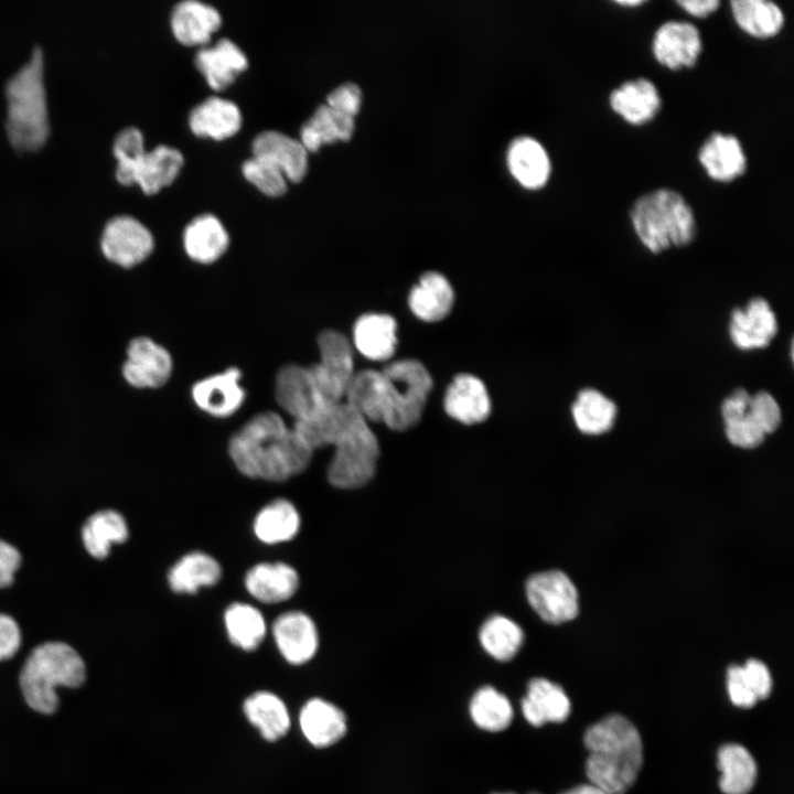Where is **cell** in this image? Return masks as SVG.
Here are the masks:
<instances>
[{"mask_svg": "<svg viewBox=\"0 0 794 794\" xmlns=\"http://www.w3.org/2000/svg\"><path fill=\"white\" fill-rule=\"evenodd\" d=\"M431 388L432 378L423 364L400 360L382 371L355 373L344 399L368 422H383L391 430L405 431L419 422Z\"/></svg>", "mask_w": 794, "mask_h": 794, "instance_id": "1", "label": "cell"}, {"mask_svg": "<svg viewBox=\"0 0 794 794\" xmlns=\"http://www.w3.org/2000/svg\"><path fill=\"white\" fill-rule=\"evenodd\" d=\"M228 452L240 473L269 482H283L302 473L313 454L294 428L272 411L247 421L230 438Z\"/></svg>", "mask_w": 794, "mask_h": 794, "instance_id": "2", "label": "cell"}, {"mask_svg": "<svg viewBox=\"0 0 794 794\" xmlns=\"http://www.w3.org/2000/svg\"><path fill=\"white\" fill-rule=\"evenodd\" d=\"M583 743L589 755V782L607 794H624L634 784L643 764L639 730L625 717L613 713L591 725Z\"/></svg>", "mask_w": 794, "mask_h": 794, "instance_id": "3", "label": "cell"}, {"mask_svg": "<svg viewBox=\"0 0 794 794\" xmlns=\"http://www.w3.org/2000/svg\"><path fill=\"white\" fill-rule=\"evenodd\" d=\"M630 222L642 245L653 254L689 245L697 223L686 198L669 187H658L639 196L630 208Z\"/></svg>", "mask_w": 794, "mask_h": 794, "instance_id": "4", "label": "cell"}, {"mask_svg": "<svg viewBox=\"0 0 794 794\" xmlns=\"http://www.w3.org/2000/svg\"><path fill=\"white\" fill-rule=\"evenodd\" d=\"M6 128L10 142L33 150L45 141L50 126L43 82V53L35 46L29 61L6 84Z\"/></svg>", "mask_w": 794, "mask_h": 794, "instance_id": "5", "label": "cell"}, {"mask_svg": "<svg viewBox=\"0 0 794 794\" xmlns=\"http://www.w3.org/2000/svg\"><path fill=\"white\" fill-rule=\"evenodd\" d=\"M85 677L84 661L72 646L62 642H47L36 646L26 658L20 674V685L32 709L52 713L58 706L56 687H77Z\"/></svg>", "mask_w": 794, "mask_h": 794, "instance_id": "6", "label": "cell"}, {"mask_svg": "<svg viewBox=\"0 0 794 794\" xmlns=\"http://www.w3.org/2000/svg\"><path fill=\"white\" fill-rule=\"evenodd\" d=\"M114 153L117 180L122 184L138 183L147 194L170 185L184 163L182 153L167 144L146 151L142 132L136 127H126L117 133Z\"/></svg>", "mask_w": 794, "mask_h": 794, "instance_id": "7", "label": "cell"}, {"mask_svg": "<svg viewBox=\"0 0 794 794\" xmlns=\"http://www.w3.org/2000/svg\"><path fill=\"white\" fill-rule=\"evenodd\" d=\"M328 480L337 489L355 490L374 476L379 458V443L368 421L357 417L332 446Z\"/></svg>", "mask_w": 794, "mask_h": 794, "instance_id": "8", "label": "cell"}, {"mask_svg": "<svg viewBox=\"0 0 794 794\" xmlns=\"http://www.w3.org/2000/svg\"><path fill=\"white\" fill-rule=\"evenodd\" d=\"M318 347L320 361L308 366L313 385L324 405L341 403L355 374L352 345L343 333L324 330Z\"/></svg>", "mask_w": 794, "mask_h": 794, "instance_id": "9", "label": "cell"}, {"mask_svg": "<svg viewBox=\"0 0 794 794\" xmlns=\"http://www.w3.org/2000/svg\"><path fill=\"white\" fill-rule=\"evenodd\" d=\"M525 591L533 610L548 623H565L578 614L577 589L570 578L560 570L530 576Z\"/></svg>", "mask_w": 794, "mask_h": 794, "instance_id": "10", "label": "cell"}, {"mask_svg": "<svg viewBox=\"0 0 794 794\" xmlns=\"http://www.w3.org/2000/svg\"><path fill=\"white\" fill-rule=\"evenodd\" d=\"M153 246L150 230L129 215L110 218L100 237V249L105 258L124 268L142 262L151 254Z\"/></svg>", "mask_w": 794, "mask_h": 794, "instance_id": "11", "label": "cell"}, {"mask_svg": "<svg viewBox=\"0 0 794 794\" xmlns=\"http://www.w3.org/2000/svg\"><path fill=\"white\" fill-rule=\"evenodd\" d=\"M702 53V39L697 26L687 21L662 23L652 40L654 60L669 71L693 68Z\"/></svg>", "mask_w": 794, "mask_h": 794, "instance_id": "12", "label": "cell"}, {"mask_svg": "<svg viewBox=\"0 0 794 794\" xmlns=\"http://www.w3.org/2000/svg\"><path fill=\"white\" fill-rule=\"evenodd\" d=\"M779 323L769 301L752 298L742 308L731 311L728 332L732 344L741 351H753L770 345L776 336Z\"/></svg>", "mask_w": 794, "mask_h": 794, "instance_id": "13", "label": "cell"}, {"mask_svg": "<svg viewBox=\"0 0 794 794\" xmlns=\"http://www.w3.org/2000/svg\"><path fill=\"white\" fill-rule=\"evenodd\" d=\"M172 373L170 353L147 336L132 339L127 347V358L122 364V376L136 388H158L163 386Z\"/></svg>", "mask_w": 794, "mask_h": 794, "instance_id": "14", "label": "cell"}, {"mask_svg": "<svg viewBox=\"0 0 794 794\" xmlns=\"http://www.w3.org/2000/svg\"><path fill=\"white\" fill-rule=\"evenodd\" d=\"M697 159L707 176L717 183H731L744 175L748 160L740 140L731 133L713 131L700 146Z\"/></svg>", "mask_w": 794, "mask_h": 794, "instance_id": "15", "label": "cell"}, {"mask_svg": "<svg viewBox=\"0 0 794 794\" xmlns=\"http://www.w3.org/2000/svg\"><path fill=\"white\" fill-rule=\"evenodd\" d=\"M611 110L626 124L640 127L653 121L662 108L656 85L645 77L625 81L609 94Z\"/></svg>", "mask_w": 794, "mask_h": 794, "instance_id": "16", "label": "cell"}, {"mask_svg": "<svg viewBox=\"0 0 794 794\" xmlns=\"http://www.w3.org/2000/svg\"><path fill=\"white\" fill-rule=\"evenodd\" d=\"M240 379L242 373L238 368H228L195 383L192 398L201 410L211 416H232L245 400L246 394Z\"/></svg>", "mask_w": 794, "mask_h": 794, "instance_id": "17", "label": "cell"}, {"mask_svg": "<svg viewBox=\"0 0 794 794\" xmlns=\"http://www.w3.org/2000/svg\"><path fill=\"white\" fill-rule=\"evenodd\" d=\"M275 396L279 406L294 421L328 406L322 403L313 385L308 366L289 364L276 376Z\"/></svg>", "mask_w": 794, "mask_h": 794, "instance_id": "18", "label": "cell"}, {"mask_svg": "<svg viewBox=\"0 0 794 794\" xmlns=\"http://www.w3.org/2000/svg\"><path fill=\"white\" fill-rule=\"evenodd\" d=\"M272 633L280 654L290 664H304L316 653L318 631L312 619L303 612L290 611L279 615Z\"/></svg>", "mask_w": 794, "mask_h": 794, "instance_id": "19", "label": "cell"}, {"mask_svg": "<svg viewBox=\"0 0 794 794\" xmlns=\"http://www.w3.org/2000/svg\"><path fill=\"white\" fill-rule=\"evenodd\" d=\"M254 157L269 161L279 168L287 180L300 182L308 170V150L297 140L277 130H265L251 142Z\"/></svg>", "mask_w": 794, "mask_h": 794, "instance_id": "20", "label": "cell"}, {"mask_svg": "<svg viewBox=\"0 0 794 794\" xmlns=\"http://www.w3.org/2000/svg\"><path fill=\"white\" fill-rule=\"evenodd\" d=\"M443 407L448 416L464 425L484 421L491 400L484 383L471 374H459L447 388Z\"/></svg>", "mask_w": 794, "mask_h": 794, "instance_id": "21", "label": "cell"}, {"mask_svg": "<svg viewBox=\"0 0 794 794\" xmlns=\"http://www.w3.org/2000/svg\"><path fill=\"white\" fill-rule=\"evenodd\" d=\"M171 30L175 39L184 45L205 46L211 35L222 24L216 8L198 0L178 2L170 15Z\"/></svg>", "mask_w": 794, "mask_h": 794, "instance_id": "22", "label": "cell"}, {"mask_svg": "<svg viewBox=\"0 0 794 794\" xmlns=\"http://www.w3.org/2000/svg\"><path fill=\"white\" fill-rule=\"evenodd\" d=\"M194 64L212 88L223 89L247 68L248 60L235 42L223 37L212 46L198 49Z\"/></svg>", "mask_w": 794, "mask_h": 794, "instance_id": "23", "label": "cell"}, {"mask_svg": "<svg viewBox=\"0 0 794 794\" xmlns=\"http://www.w3.org/2000/svg\"><path fill=\"white\" fill-rule=\"evenodd\" d=\"M570 708V700L562 687L546 678L532 679L522 700L523 715L535 727L565 721Z\"/></svg>", "mask_w": 794, "mask_h": 794, "instance_id": "24", "label": "cell"}, {"mask_svg": "<svg viewBox=\"0 0 794 794\" xmlns=\"http://www.w3.org/2000/svg\"><path fill=\"white\" fill-rule=\"evenodd\" d=\"M507 165L512 175L524 186H544L551 172L549 155L543 144L528 136L514 139L507 149Z\"/></svg>", "mask_w": 794, "mask_h": 794, "instance_id": "25", "label": "cell"}, {"mask_svg": "<svg viewBox=\"0 0 794 794\" xmlns=\"http://www.w3.org/2000/svg\"><path fill=\"white\" fill-rule=\"evenodd\" d=\"M189 126L196 136L223 140L239 130L242 112L234 101L210 96L192 108Z\"/></svg>", "mask_w": 794, "mask_h": 794, "instance_id": "26", "label": "cell"}, {"mask_svg": "<svg viewBox=\"0 0 794 794\" xmlns=\"http://www.w3.org/2000/svg\"><path fill=\"white\" fill-rule=\"evenodd\" d=\"M299 723L305 739L316 748L336 743L346 732L344 712L321 698H312L303 705Z\"/></svg>", "mask_w": 794, "mask_h": 794, "instance_id": "27", "label": "cell"}, {"mask_svg": "<svg viewBox=\"0 0 794 794\" xmlns=\"http://www.w3.org/2000/svg\"><path fill=\"white\" fill-rule=\"evenodd\" d=\"M247 591L262 603H279L290 599L298 590V572L283 562H262L246 575Z\"/></svg>", "mask_w": 794, "mask_h": 794, "instance_id": "28", "label": "cell"}, {"mask_svg": "<svg viewBox=\"0 0 794 794\" xmlns=\"http://www.w3.org/2000/svg\"><path fill=\"white\" fill-rule=\"evenodd\" d=\"M229 236L213 214L193 218L184 229L183 245L187 256L200 264H211L227 250Z\"/></svg>", "mask_w": 794, "mask_h": 794, "instance_id": "29", "label": "cell"}, {"mask_svg": "<svg viewBox=\"0 0 794 794\" xmlns=\"http://www.w3.org/2000/svg\"><path fill=\"white\" fill-rule=\"evenodd\" d=\"M397 323L388 314L367 313L357 319L353 329L356 350L372 361L390 358L397 346Z\"/></svg>", "mask_w": 794, "mask_h": 794, "instance_id": "30", "label": "cell"}, {"mask_svg": "<svg viewBox=\"0 0 794 794\" xmlns=\"http://www.w3.org/2000/svg\"><path fill=\"white\" fill-rule=\"evenodd\" d=\"M730 10L736 25L744 34L757 40L775 37L784 28V12L773 1L732 0Z\"/></svg>", "mask_w": 794, "mask_h": 794, "instance_id": "31", "label": "cell"}, {"mask_svg": "<svg viewBox=\"0 0 794 794\" xmlns=\"http://www.w3.org/2000/svg\"><path fill=\"white\" fill-rule=\"evenodd\" d=\"M454 293L450 282L441 273H423L411 289L408 305L411 312L426 322L444 319L451 311Z\"/></svg>", "mask_w": 794, "mask_h": 794, "instance_id": "32", "label": "cell"}, {"mask_svg": "<svg viewBox=\"0 0 794 794\" xmlns=\"http://www.w3.org/2000/svg\"><path fill=\"white\" fill-rule=\"evenodd\" d=\"M727 687L734 706L751 708L769 697L772 677L764 663L751 658L743 666L732 665L728 668Z\"/></svg>", "mask_w": 794, "mask_h": 794, "instance_id": "33", "label": "cell"}, {"mask_svg": "<svg viewBox=\"0 0 794 794\" xmlns=\"http://www.w3.org/2000/svg\"><path fill=\"white\" fill-rule=\"evenodd\" d=\"M578 430L586 434H602L611 430L618 416L616 404L596 388L581 389L571 406Z\"/></svg>", "mask_w": 794, "mask_h": 794, "instance_id": "34", "label": "cell"}, {"mask_svg": "<svg viewBox=\"0 0 794 794\" xmlns=\"http://www.w3.org/2000/svg\"><path fill=\"white\" fill-rule=\"evenodd\" d=\"M354 117L337 112L326 104L320 105L300 129V141L309 151L324 143L348 140L354 131Z\"/></svg>", "mask_w": 794, "mask_h": 794, "instance_id": "35", "label": "cell"}, {"mask_svg": "<svg viewBox=\"0 0 794 794\" xmlns=\"http://www.w3.org/2000/svg\"><path fill=\"white\" fill-rule=\"evenodd\" d=\"M244 713L268 741L282 738L289 730L290 716L285 702L273 693L257 691L246 698Z\"/></svg>", "mask_w": 794, "mask_h": 794, "instance_id": "36", "label": "cell"}, {"mask_svg": "<svg viewBox=\"0 0 794 794\" xmlns=\"http://www.w3.org/2000/svg\"><path fill=\"white\" fill-rule=\"evenodd\" d=\"M720 790L725 794H748L754 786L758 768L752 754L741 744L726 743L718 751Z\"/></svg>", "mask_w": 794, "mask_h": 794, "instance_id": "37", "label": "cell"}, {"mask_svg": "<svg viewBox=\"0 0 794 794\" xmlns=\"http://www.w3.org/2000/svg\"><path fill=\"white\" fill-rule=\"evenodd\" d=\"M222 577L219 564L210 555L193 551L184 555L169 571L170 588L178 593H195L211 587Z\"/></svg>", "mask_w": 794, "mask_h": 794, "instance_id": "38", "label": "cell"}, {"mask_svg": "<svg viewBox=\"0 0 794 794\" xmlns=\"http://www.w3.org/2000/svg\"><path fill=\"white\" fill-rule=\"evenodd\" d=\"M128 534L124 516L112 509L94 513L82 528L84 546L97 559L106 558L111 545L126 541Z\"/></svg>", "mask_w": 794, "mask_h": 794, "instance_id": "39", "label": "cell"}, {"mask_svg": "<svg viewBox=\"0 0 794 794\" xmlns=\"http://www.w3.org/2000/svg\"><path fill=\"white\" fill-rule=\"evenodd\" d=\"M300 515L294 505L283 498L275 500L257 514L254 532L265 544H279L292 539L300 528Z\"/></svg>", "mask_w": 794, "mask_h": 794, "instance_id": "40", "label": "cell"}, {"mask_svg": "<svg viewBox=\"0 0 794 794\" xmlns=\"http://www.w3.org/2000/svg\"><path fill=\"white\" fill-rule=\"evenodd\" d=\"M479 639L484 651L493 658L506 662L512 659L519 651L524 633L522 627L512 619L495 614L482 624Z\"/></svg>", "mask_w": 794, "mask_h": 794, "instance_id": "41", "label": "cell"}, {"mask_svg": "<svg viewBox=\"0 0 794 794\" xmlns=\"http://www.w3.org/2000/svg\"><path fill=\"white\" fill-rule=\"evenodd\" d=\"M225 629L230 642L244 651H254L266 635L262 614L247 603H233L224 614Z\"/></svg>", "mask_w": 794, "mask_h": 794, "instance_id": "42", "label": "cell"}, {"mask_svg": "<svg viewBox=\"0 0 794 794\" xmlns=\"http://www.w3.org/2000/svg\"><path fill=\"white\" fill-rule=\"evenodd\" d=\"M470 715L483 730L496 732L506 729L513 719V707L508 698L494 687H481L470 702Z\"/></svg>", "mask_w": 794, "mask_h": 794, "instance_id": "43", "label": "cell"}, {"mask_svg": "<svg viewBox=\"0 0 794 794\" xmlns=\"http://www.w3.org/2000/svg\"><path fill=\"white\" fill-rule=\"evenodd\" d=\"M244 176L259 191L269 196H280L287 191V178L269 161L251 157L242 165Z\"/></svg>", "mask_w": 794, "mask_h": 794, "instance_id": "44", "label": "cell"}, {"mask_svg": "<svg viewBox=\"0 0 794 794\" xmlns=\"http://www.w3.org/2000/svg\"><path fill=\"white\" fill-rule=\"evenodd\" d=\"M748 412L765 434L774 432L782 422L779 403L765 390L751 394Z\"/></svg>", "mask_w": 794, "mask_h": 794, "instance_id": "45", "label": "cell"}, {"mask_svg": "<svg viewBox=\"0 0 794 794\" xmlns=\"http://www.w3.org/2000/svg\"><path fill=\"white\" fill-rule=\"evenodd\" d=\"M725 432L729 442L742 449H753L759 447L765 433L747 412L736 419L725 421Z\"/></svg>", "mask_w": 794, "mask_h": 794, "instance_id": "46", "label": "cell"}, {"mask_svg": "<svg viewBox=\"0 0 794 794\" xmlns=\"http://www.w3.org/2000/svg\"><path fill=\"white\" fill-rule=\"evenodd\" d=\"M362 104V90L358 85L346 82L335 87L326 96V105L333 110L354 117Z\"/></svg>", "mask_w": 794, "mask_h": 794, "instance_id": "47", "label": "cell"}, {"mask_svg": "<svg viewBox=\"0 0 794 794\" xmlns=\"http://www.w3.org/2000/svg\"><path fill=\"white\" fill-rule=\"evenodd\" d=\"M21 632L10 615L0 613V661L12 657L20 647Z\"/></svg>", "mask_w": 794, "mask_h": 794, "instance_id": "48", "label": "cell"}, {"mask_svg": "<svg viewBox=\"0 0 794 794\" xmlns=\"http://www.w3.org/2000/svg\"><path fill=\"white\" fill-rule=\"evenodd\" d=\"M21 565L19 550L0 539V588L9 587L14 579V573Z\"/></svg>", "mask_w": 794, "mask_h": 794, "instance_id": "49", "label": "cell"}, {"mask_svg": "<svg viewBox=\"0 0 794 794\" xmlns=\"http://www.w3.org/2000/svg\"><path fill=\"white\" fill-rule=\"evenodd\" d=\"M687 14L697 19H706L713 14L720 7L719 0H680L676 1Z\"/></svg>", "mask_w": 794, "mask_h": 794, "instance_id": "50", "label": "cell"}, {"mask_svg": "<svg viewBox=\"0 0 794 794\" xmlns=\"http://www.w3.org/2000/svg\"><path fill=\"white\" fill-rule=\"evenodd\" d=\"M560 794H607L601 788L597 787L596 785L588 783V784H580L578 786H575L570 790H567Z\"/></svg>", "mask_w": 794, "mask_h": 794, "instance_id": "51", "label": "cell"}, {"mask_svg": "<svg viewBox=\"0 0 794 794\" xmlns=\"http://www.w3.org/2000/svg\"><path fill=\"white\" fill-rule=\"evenodd\" d=\"M614 3L622 7H640L645 3L643 0H626V1H614Z\"/></svg>", "mask_w": 794, "mask_h": 794, "instance_id": "52", "label": "cell"}, {"mask_svg": "<svg viewBox=\"0 0 794 794\" xmlns=\"http://www.w3.org/2000/svg\"><path fill=\"white\" fill-rule=\"evenodd\" d=\"M494 794H516V793H512V792H500V793H494ZM528 794H539V793H528Z\"/></svg>", "mask_w": 794, "mask_h": 794, "instance_id": "53", "label": "cell"}]
</instances>
